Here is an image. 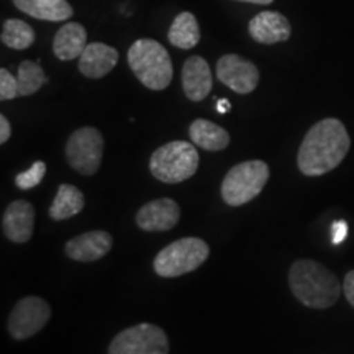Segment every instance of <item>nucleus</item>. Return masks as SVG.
<instances>
[{
    "mask_svg": "<svg viewBox=\"0 0 354 354\" xmlns=\"http://www.w3.org/2000/svg\"><path fill=\"white\" fill-rule=\"evenodd\" d=\"M351 148L346 127L338 118H323L305 135L297 154L299 169L305 176H323L342 165Z\"/></svg>",
    "mask_w": 354,
    "mask_h": 354,
    "instance_id": "1",
    "label": "nucleus"
},
{
    "mask_svg": "<svg viewBox=\"0 0 354 354\" xmlns=\"http://www.w3.org/2000/svg\"><path fill=\"white\" fill-rule=\"evenodd\" d=\"M292 294L310 308H330L342 295V284L328 268L312 259L295 261L289 271Z\"/></svg>",
    "mask_w": 354,
    "mask_h": 354,
    "instance_id": "2",
    "label": "nucleus"
},
{
    "mask_svg": "<svg viewBox=\"0 0 354 354\" xmlns=\"http://www.w3.org/2000/svg\"><path fill=\"white\" fill-rule=\"evenodd\" d=\"M128 66L138 81L151 91H165L174 76L169 53L156 39H136L128 50Z\"/></svg>",
    "mask_w": 354,
    "mask_h": 354,
    "instance_id": "3",
    "label": "nucleus"
},
{
    "mask_svg": "<svg viewBox=\"0 0 354 354\" xmlns=\"http://www.w3.org/2000/svg\"><path fill=\"white\" fill-rule=\"evenodd\" d=\"M198 162L201 158L194 145L187 141H171L151 154L149 171L161 183L179 184L196 174Z\"/></svg>",
    "mask_w": 354,
    "mask_h": 354,
    "instance_id": "4",
    "label": "nucleus"
},
{
    "mask_svg": "<svg viewBox=\"0 0 354 354\" xmlns=\"http://www.w3.org/2000/svg\"><path fill=\"white\" fill-rule=\"evenodd\" d=\"M210 248L201 238H180L161 251L154 258L153 268L158 276L171 279L189 274L205 263Z\"/></svg>",
    "mask_w": 354,
    "mask_h": 354,
    "instance_id": "5",
    "label": "nucleus"
},
{
    "mask_svg": "<svg viewBox=\"0 0 354 354\" xmlns=\"http://www.w3.org/2000/svg\"><path fill=\"white\" fill-rule=\"evenodd\" d=\"M269 180V166L261 159L245 161L228 171L221 183V197L225 203L240 207L261 194Z\"/></svg>",
    "mask_w": 354,
    "mask_h": 354,
    "instance_id": "6",
    "label": "nucleus"
},
{
    "mask_svg": "<svg viewBox=\"0 0 354 354\" xmlns=\"http://www.w3.org/2000/svg\"><path fill=\"white\" fill-rule=\"evenodd\" d=\"M104 156V136L94 127H82L69 136L66 159L74 171L82 176H94Z\"/></svg>",
    "mask_w": 354,
    "mask_h": 354,
    "instance_id": "7",
    "label": "nucleus"
},
{
    "mask_svg": "<svg viewBox=\"0 0 354 354\" xmlns=\"http://www.w3.org/2000/svg\"><path fill=\"white\" fill-rule=\"evenodd\" d=\"M109 354H169V339L159 326L140 323L115 336Z\"/></svg>",
    "mask_w": 354,
    "mask_h": 354,
    "instance_id": "8",
    "label": "nucleus"
},
{
    "mask_svg": "<svg viewBox=\"0 0 354 354\" xmlns=\"http://www.w3.org/2000/svg\"><path fill=\"white\" fill-rule=\"evenodd\" d=\"M50 317L51 308L46 300L37 295H30V297L21 299L10 312L7 322L8 333L19 342L28 339L46 326Z\"/></svg>",
    "mask_w": 354,
    "mask_h": 354,
    "instance_id": "9",
    "label": "nucleus"
},
{
    "mask_svg": "<svg viewBox=\"0 0 354 354\" xmlns=\"http://www.w3.org/2000/svg\"><path fill=\"white\" fill-rule=\"evenodd\" d=\"M216 77L236 94H251L259 84V69L253 61L245 59L240 55L221 56L216 63Z\"/></svg>",
    "mask_w": 354,
    "mask_h": 354,
    "instance_id": "10",
    "label": "nucleus"
},
{
    "mask_svg": "<svg viewBox=\"0 0 354 354\" xmlns=\"http://www.w3.org/2000/svg\"><path fill=\"white\" fill-rule=\"evenodd\" d=\"M180 218V209L172 198H156L145 203L136 214V223L145 232H167Z\"/></svg>",
    "mask_w": 354,
    "mask_h": 354,
    "instance_id": "11",
    "label": "nucleus"
},
{
    "mask_svg": "<svg viewBox=\"0 0 354 354\" xmlns=\"http://www.w3.org/2000/svg\"><path fill=\"white\" fill-rule=\"evenodd\" d=\"M112 234L104 230H94L74 236L66 243V254L79 263H94L107 256L112 251Z\"/></svg>",
    "mask_w": 354,
    "mask_h": 354,
    "instance_id": "12",
    "label": "nucleus"
},
{
    "mask_svg": "<svg viewBox=\"0 0 354 354\" xmlns=\"http://www.w3.org/2000/svg\"><path fill=\"white\" fill-rule=\"evenodd\" d=\"M250 37L261 44H276L287 41L292 35L290 21L279 12H259L248 25Z\"/></svg>",
    "mask_w": 354,
    "mask_h": 354,
    "instance_id": "13",
    "label": "nucleus"
},
{
    "mask_svg": "<svg viewBox=\"0 0 354 354\" xmlns=\"http://www.w3.org/2000/svg\"><path fill=\"white\" fill-rule=\"evenodd\" d=\"M2 230L7 240L13 243L32 240L35 230V209L32 203L26 201L12 202L3 214Z\"/></svg>",
    "mask_w": 354,
    "mask_h": 354,
    "instance_id": "14",
    "label": "nucleus"
},
{
    "mask_svg": "<svg viewBox=\"0 0 354 354\" xmlns=\"http://www.w3.org/2000/svg\"><path fill=\"white\" fill-rule=\"evenodd\" d=\"M183 88L189 100L201 102L210 94L214 86L210 66L202 56H190L183 66Z\"/></svg>",
    "mask_w": 354,
    "mask_h": 354,
    "instance_id": "15",
    "label": "nucleus"
},
{
    "mask_svg": "<svg viewBox=\"0 0 354 354\" xmlns=\"http://www.w3.org/2000/svg\"><path fill=\"white\" fill-rule=\"evenodd\" d=\"M118 51L105 43H88L79 57V71L88 79H102L118 63Z\"/></svg>",
    "mask_w": 354,
    "mask_h": 354,
    "instance_id": "16",
    "label": "nucleus"
},
{
    "mask_svg": "<svg viewBox=\"0 0 354 354\" xmlns=\"http://www.w3.org/2000/svg\"><path fill=\"white\" fill-rule=\"evenodd\" d=\"M87 44L86 28L81 24H76V21H69V24L61 26L55 35L53 51H55L57 59L73 61L82 56Z\"/></svg>",
    "mask_w": 354,
    "mask_h": 354,
    "instance_id": "17",
    "label": "nucleus"
},
{
    "mask_svg": "<svg viewBox=\"0 0 354 354\" xmlns=\"http://www.w3.org/2000/svg\"><path fill=\"white\" fill-rule=\"evenodd\" d=\"M20 12L44 21H64L74 15L68 0H12Z\"/></svg>",
    "mask_w": 354,
    "mask_h": 354,
    "instance_id": "18",
    "label": "nucleus"
},
{
    "mask_svg": "<svg viewBox=\"0 0 354 354\" xmlns=\"http://www.w3.org/2000/svg\"><path fill=\"white\" fill-rule=\"evenodd\" d=\"M189 136L194 145L207 151H221L230 145V135L225 128L210 120L197 118L189 128Z\"/></svg>",
    "mask_w": 354,
    "mask_h": 354,
    "instance_id": "19",
    "label": "nucleus"
},
{
    "mask_svg": "<svg viewBox=\"0 0 354 354\" xmlns=\"http://www.w3.org/2000/svg\"><path fill=\"white\" fill-rule=\"evenodd\" d=\"M167 39L172 46L180 48V50H192L201 41V28L196 15L190 12H183L172 21Z\"/></svg>",
    "mask_w": 354,
    "mask_h": 354,
    "instance_id": "20",
    "label": "nucleus"
},
{
    "mask_svg": "<svg viewBox=\"0 0 354 354\" xmlns=\"http://www.w3.org/2000/svg\"><path fill=\"white\" fill-rule=\"evenodd\" d=\"M84 205H86V198L81 190L71 184H61L50 207V216L56 221L68 220L77 215Z\"/></svg>",
    "mask_w": 354,
    "mask_h": 354,
    "instance_id": "21",
    "label": "nucleus"
},
{
    "mask_svg": "<svg viewBox=\"0 0 354 354\" xmlns=\"http://www.w3.org/2000/svg\"><path fill=\"white\" fill-rule=\"evenodd\" d=\"M0 39L12 50L24 51L35 43V30L19 19H8L3 21Z\"/></svg>",
    "mask_w": 354,
    "mask_h": 354,
    "instance_id": "22",
    "label": "nucleus"
},
{
    "mask_svg": "<svg viewBox=\"0 0 354 354\" xmlns=\"http://www.w3.org/2000/svg\"><path fill=\"white\" fill-rule=\"evenodd\" d=\"M46 74L39 63L33 61H21L19 66V97H28L37 94L44 84H46Z\"/></svg>",
    "mask_w": 354,
    "mask_h": 354,
    "instance_id": "23",
    "label": "nucleus"
},
{
    "mask_svg": "<svg viewBox=\"0 0 354 354\" xmlns=\"http://www.w3.org/2000/svg\"><path fill=\"white\" fill-rule=\"evenodd\" d=\"M44 174H46V165H44L43 161L33 162V166L30 167V169L20 172V174L15 177L17 187L24 190L37 187V185L43 180Z\"/></svg>",
    "mask_w": 354,
    "mask_h": 354,
    "instance_id": "24",
    "label": "nucleus"
},
{
    "mask_svg": "<svg viewBox=\"0 0 354 354\" xmlns=\"http://www.w3.org/2000/svg\"><path fill=\"white\" fill-rule=\"evenodd\" d=\"M19 97V82L6 68L0 69V100H12Z\"/></svg>",
    "mask_w": 354,
    "mask_h": 354,
    "instance_id": "25",
    "label": "nucleus"
},
{
    "mask_svg": "<svg viewBox=\"0 0 354 354\" xmlns=\"http://www.w3.org/2000/svg\"><path fill=\"white\" fill-rule=\"evenodd\" d=\"M331 236H333V245H339L346 240L348 236V223L344 220H338L333 223L331 228Z\"/></svg>",
    "mask_w": 354,
    "mask_h": 354,
    "instance_id": "26",
    "label": "nucleus"
},
{
    "mask_svg": "<svg viewBox=\"0 0 354 354\" xmlns=\"http://www.w3.org/2000/svg\"><path fill=\"white\" fill-rule=\"evenodd\" d=\"M343 292L346 295V300L354 307V271H349L344 277Z\"/></svg>",
    "mask_w": 354,
    "mask_h": 354,
    "instance_id": "27",
    "label": "nucleus"
},
{
    "mask_svg": "<svg viewBox=\"0 0 354 354\" xmlns=\"http://www.w3.org/2000/svg\"><path fill=\"white\" fill-rule=\"evenodd\" d=\"M12 135V128H10V122L7 120L6 115H0V143L6 145L8 138Z\"/></svg>",
    "mask_w": 354,
    "mask_h": 354,
    "instance_id": "28",
    "label": "nucleus"
},
{
    "mask_svg": "<svg viewBox=\"0 0 354 354\" xmlns=\"http://www.w3.org/2000/svg\"><path fill=\"white\" fill-rule=\"evenodd\" d=\"M230 109H232L230 100H227V99L216 100V110H218V113H227V112H230Z\"/></svg>",
    "mask_w": 354,
    "mask_h": 354,
    "instance_id": "29",
    "label": "nucleus"
},
{
    "mask_svg": "<svg viewBox=\"0 0 354 354\" xmlns=\"http://www.w3.org/2000/svg\"><path fill=\"white\" fill-rule=\"evenodd\" d=\"M236 2H248V3H256V6H269L274 0H236Z\"/></svg>",
    "mask_w": 354,
    "mask_h": 354,
    "instance_id": "30",
    "label": "nucleus"
}]
</instances>
